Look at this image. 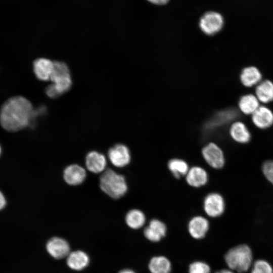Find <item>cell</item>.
Masks as SVG:
<instances>
[{
  "instance_id": "obj_1",
  "label": "cell",
  "mask_w": 273,
  "mask_h": 273,
  "mask_svg": "<svg viewBox=\"0 0 273 273\" xmlns=\"http://www.w3.org/2000/svg\"><path fill=\"white\" fill-rule=\"evenodd\" d=\"M33 106L28 100L21 96L12 97L1 107V126L12 132L24 129L30 124Z\"/></svg>"
},
{
  "instance_id": "obj_2",
  "label": "cell",
  "mask_w": 273,
  "mask_h": 273,
  "mask_svg": "<svg viewBox=\"0 0 273 273\" xmlns=\"http://www.w3.org/2000/svg\"><path fill=\"white\" fill-rule=\"evenodd\" d=\"M54 61V69L50 80L52 83L45 89L47 95L50 98L55 99L69 91L72 81L68 65L63 62Z\"/></svg>"
},
{
  "instance_id": "obj_3",
  "label": "cell",
  "mask_w": 273,
  "mask_h": 273,
  "mask_svg": "<svg viewBox=\"0 0 273 273\" xmlns=\"http://www.w3.org/2000/svg\"><path fill=\"white\" fill-rule=\"evenodd\" d=\"M99 187L106 195L115 200L124 196L128 189L125 176L109 168L100 176Z\"/></svg>"
},
{
  "instance_id": "obj_4",
  "label": "cell",
  "mask_w": 273,
  "mask_h": 273,
  "mask_svg": "<svg viewBox=\"0 0 273 273\" xmlns=\"http://www.w3.org/2000/svg\"><path fill=\"white\" fill-rule=\"evenodd\" d=\"M252 259L251 249L246 244L232 248L224 255V260L229 269L240 273L245 272L250 268Z\"/></svg>"
},
{
  "instance_id": "obj_5",
  "label": "cell",
  "mask_w": 273,
  "mask_h": 273,
  "mask_svg": "<svg viewBox=\"0 0 273 273\" xmlns=\"http://www.w3.org/2000/svg\"><path fill=\"white\" fill-rule=\"evenodd\" d=\"M224 19L219 13L209 11L205 13L199 21V27L206 35H213L223 28Z\"/></svg>"
},
{
  "instance_id": "obj_6",
  "label": "cell",
  "mask_w": 273,
  "mask_h": 273,
  "mask_svg": "<svg viewBox=\"0 0 273 273\" xmlns=\"http://www.w3.org/2000/svg\"><path fill=\"white\" fill-rule=\"evenodd\" d=\"M202 155L206 163L214 169L222 168L225 164V157L221 148L216 144L210 142L202 149Z\"/></svg>"
},
{
  "instance_id": "obj_7",
  "label": "cell",
  "mask_w": 273,
  "mask_h": 273,
  "mask_svg": "<svg viewBox=\"0 0 273 273\" xmlns=\"http://www.w3.org/2000/svg\"><path fill=\"white\" fill-rule=\"evenodd\" d=\"M203 208L208 216L213 218L219 217L223 213L225 210L224 199L218 193H209L204 199Z\"/></svg>"
},
{
  "instance_id": "obj_8",
  "label": "cell",
  "mask_w": 273,
  "mask_h": 273,
  "mask_svg": "<svg viewBox=\"0 0 273 273\" xmlns=\"http://www.w3.org/2000/svg\"><path fill=\"white\" fill-rule=\"evenodd\" d=\"M107 156L110 163L115 167L123 168L130 162L131 155L128 147L123 144H116L108 150Z\"/></svg>"
},
{
  "instance_id": "obj_9",
  "label": "cell",
  "mask_w": 273,
  "mask_h": 273,
  "mask_svg": "<svg viewBox=\"0 0 273 273\" xmlns=\"http://www.w3.org/2000/svg\"><path fill=\"white\" fill-rule=\"evenodd\" d=\"M85 169L78 164L67 165L63 171V178L65 182L71 186H77L82 184L85 179Z\"/></svg>"
},
{
  "instance_id": "obj_10",
  "label": "cell",
  "mask_w": 273,
  "mask_h": 273,
  "mask_svg": "<svg viewBox=\"0 0 273 273\" xmlns=\"http://www.w3.org/2000/svg\"><path fill=\"white\" fill-rule=\"evenodd\" d=\"M85 165L86 169L93 173H103L107 169V158L100 152L90 151L85 156Z\"/></svg>"
},
{
  "instance_id": "obj_11",
  "label": "cell",
  "mask_w": 273,
  "mask_h": 273,
  "mask_svg": "<svg viewBox=\"0 0 273 273\" xmlns=\"http://www.w3.org/2000/svg\"><path fill=\"white\" fill-rule=\"evenodd\" d=\"M251 121L255 127L266 129L273 125V111L264 105H260L251 115Z\"/></svg>"
},
{
  "instance_id": "obj_12",
  "label": "cell",
  "mask_w": 273,
  "mask_h": 273,
  "mask_svg": "<svg viewBox=\"0 0 273 273\" xmlns=\"http://www.w3.org/2000/svg\"><path fill=\"white\" fill-rule=\"evenodd\" d=\"M242 85L247 88L256 86L262 80V74L259 69L253 65L244 67L239 75Z\"/></svg>"
},
{
  "instance_id": "obj_13",
  "label": "cell",
  "mask_w": 273,
  "mask_h": 273,
  "mask_svg": "<svg viewBox=\"0 0 273 273\" xmlns=\"http://www.w3.org/2000/svg\"><path fill=\"white\" fill-rule=\"evenodd\" d=\"M46 249L51 256L59 259L69 254L70 246L65 240L56 237L52 238L48 241Z\"/></svg>"
},
{
  "instance_id": "obj_14",
  "label": "cell",
  "mask_w": 273,
  "mask_h": 273,
  "mask_svg": "<svg viewBox=\"0 0 273 273\" xmlns=\"http://www.w3.org/2000/svg\"><path fill=\"white\" fill-rule=\"evenodd\" d=\"M185 180L189 186L198 188L207 183L208 174L204 168L199 166H193L189 168L185 176Z\"/></svg>"
},
{
  "instance_id": "obj_15",
  "label": "cell",
  "mask_w": 273,
  "mask_h": 273,
  "mask_svg": "<svg viewBox=\"0 0 273 273\" xmlns=\"http://www.w3.org/2000/svg\"><path fill=\"white\" fill-rule=\"evenodd\" d=\"M188 228L189 233L193 238L201 239L206 235L209 228V223L205 217L197 215L190 220Z\"/></svg>"
},
{
  "instance_id": "obj_16",
  "label": "cell",
  "mask_w": 273,
  "mask_h": 273,
  "mask_svg": "<svg viewBox=\"0 0 273 273\" xmlns=\"http://www.w3.org/2000/svg\"><path fill=\"white\" fill-rule=\"evenodd\" d=\"M33 72L37 77L41 81L50 80L53 72L54 61L44 58L35 59L33 63Z\"/></svg>"
},
{
  "instance_id": "obj_17",
  "label": "cell",
  "mask_w": 273,
  "mask_h": 273,
  "mask_svg": "<svg viewBox=\"0 0 273 273\" xmlns=\"http://www.w3.org/2000/svg\"><path fill=\"white\" fill-rule=\"evenodd\" d=\"M229 132L231 138L239 144H247L251 139L249 129L245 123L241 121H236L232 123Z\"/></svg>"
},
{
  "instance_id": "obj_18",
  "label": "cell",
  "mask_w": 273,
  "mask_h": 273,
  "mask_svg": "<svg viewBox=\"0 0 273 273\" xmlns=\"http://www.w3.org/2000/svg\"><path fill=\"white\" fill-rule=\"evenodd\" d=\"M166 226L164 222L158 219H152L144 231L145 237L152 242H158L166 233Z\"/></svg>"
},
{
  "instance_id": "obj_19",
  "label": "cell",
  "mask_w": 273,
  "mask_h": 273,
  "mask_svg": "<svg viewBox=\"0 0 273 273\" xmlns=\"http://www.w3.org/2000/svg\"><path fill=\"white\" fill-rule=\"evenodd\" d=\"M255 94L248 93L241 96L238 101L239 110L245 115H251L260 106Z\"/></svg>"
},
{
  "instance_id": "obj_20",
  "label": "cell",
  "mask_w": 273,
  "mask_h": 273,
  "mask_svg": "<svg viewBox=\"0 0 273 273\" xmlns=\"http://www.w3.org/2000/svg\"><path fill=\"white\" fill-rule=\"evenodd\" d=\"M254 94L260 103L266 104L273 102V81L270 79L262 80L256 86Z\"/></svg>"
},
{
  "instance_id": "obj_21",
  "label": "cell",
  "mask_w": 273,
  "mask_h": 273,
  "mask_svg": "<svg viewBox=\"0 0 273 273\" xmlns=\"http://www.w3.org/2000/svg\"><path fill=\"white\" fill-rule=\"evenodd\" d=\"M89 258L88 255L81 250L75 251L68 255L67 264L71 269L81 270L88 264Z\"/></svg>"
},
{
  "instance_id": "obj_22",
  "label": "cell",
  "mask_w": 273,
  "mask_h": 273,
  "mask_svg": "<svg viewBox=\"0 0 273 273\" xmlns=\"http://www.w3.org/2000/svg\"><path fill=\"white\" fill-rule=\"evenodd\" d=\"M146 220L145 214L139 209L129 210L125 216V221L127 225L134 230L143 227L146 222Z\"/></svg>"
},
{
  "instance_id": "obj_23",
  "label": "cell",
  "mask_w": 273,
  "mask_h": 273,
  "mask_svg": "<svg viewBox=\"0 0 273 273\" xmlns=\"http://www.w3.org/2000/svg\"><path fill=\"white\" fill-rule=\"evenodd\" d=\"M167 167L172 175L176 179L185 176L190 168L185 160L177 158L170 159L167 163Z\"/></svg>"
},
{
  "instance_id": "obj_24",
  "label": "cell",
  "mask_w": 273,
  "mask_h": 273,
  "mask_svg": "<svg viewBox=\"0 0 273 273\" xmlns=\"http://www.w3.org/2000/svg\"><path fill=\"white\" fill-rule=\"evenodd\" d=\"M149 269L151 273H170L171 265L169 259L166 257L155 256L150 260Z\"/></svg>"
},
{
  "instance_id": "obj_25",
  "label": "cell",
  "mask_w": 273,
  "mask_h": 273,
  "mask_svg": "<svg viewBox=\"0 0 273 273\" xmlns=\"http://www.w3.org/2000/svg\"><path fill=\"white\" fill-rule=\"evenodd\" d=\"M251 273H273V268L267 261L259 259L253 263Z\"/></svg>"
},
{
  "instance_id": "obj_26",
  "label": "cell",
  "mask_w": 273,
  "mask_h": 273,
  "mask_svg": "<svg viewBox=\"0 0 273 273\" xmlns=\"http://www.w3.org/2000/svg\"><path fill=\"white\" fill-rule=\"evenodd\" d=\"M210 266L203 261H195L192 263L189 268V273H210Z\"/></svg>"
},
{
  "instance_id": "obj_27",
  "label": "cell",
  "mask_w": 273,
  "mask_h": 273,
  "mask_svg": "<svg viewBox=\"0 0 273 273\" xmlns=\"http://www.w3.org/2000/svg\"><path fill=\"white\" fill-rule=\"evenodd\" d=\"M261 168L264 177L273 185V160L265 161L263 163Z\"/></svg>"
},
{
  "instance_id": "obj_28",
  "label": "cell",
  "mask_w": 273,
  "mask_h": 273,
  "mask_svg": "<svg viewBox=\"0 0 273 273\" xmlns=\"http://www.w3.org/2000/svg\"><path fill=\"white\" fill-rule=\"evenodd\" d=\"M7 202L6 197L2 192L0 193V209L3 210L7 206Z\"/></svg>"
},
{
  "instance_id": "obj_29",
  "label": "cell",
  "mask_w": 273,
  "mask_h": 273,
  "mask_svg": "<svg viewBox=\"0 0 273 273\" xmlns=\"http://www.w3.org/2000/svg\"><path fill=\"white\" fill-rule=\"evenodd\" d=\"M150 2L156 5H164L166 4L169 0H148Z\"/></svg>"
},
{
  "instance_id": "obj_30",
  "label": "cell",
  "mask_w": 273,
  "mask_h": 273,
  "mask_svg": "<svg viewBox=\"0 0 273 273\" xmlns=\"http://www.w3.org/2000/svg\"><path fill=\"white\" fill-rule=\"evenodd\" d=\"M215 273H234L233 270L229 269H221V270H220L218 271H217Z\"/></svg>"
},
{
  "instance_id": "obj_31",
  "label": "cell",
  "mask_w": 273,
  "mask_h": 273,
  "mask_svg": "<svg viewBox=\"0 0 273 273\" xmlns=\"http://www.w3.org/2000/svg\"><path fill=\"white\" fill-rule=\"evenodd\" d=\"M119 273H135L134 271L130 269H124L121 270Z\"/></svg>"
}]
</instances>
